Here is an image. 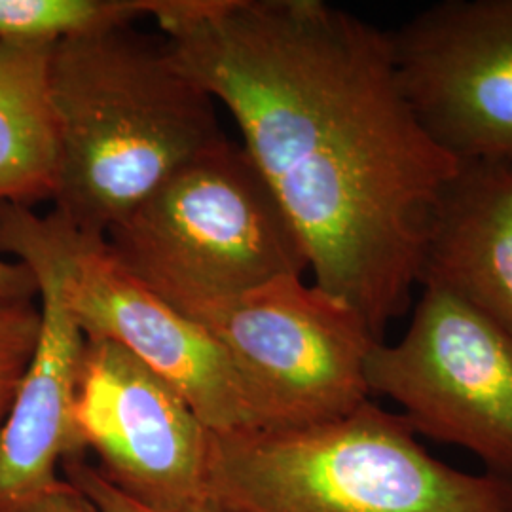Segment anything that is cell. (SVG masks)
I'll return each mask as SVG.
<instances>
[{
	"label": "cell",
	"mask_w": 512,
	"mask_h": 512,
	"mask_svg": "<svg viewBox=\"0 0 512 512\" xmlns=\"http://www.w3.org/2000/svg\"><path fill=\"white\" fill-rule=\"evenodd\" d=\"M0 253L33 272L40 300L37 349L0 423V512H38L59 482L57 467L88 452L74 420L86 336L65 302L50 215L0 205Z\"/></svg>",
	"instance_id": "9c48e42d"
},
{
	"label": "cell",
	"mask_w": 512,
	"mask_h": 512,
	"mask_svg": "<svg viewBox=\"0 0 512 512\" xmlns=\"http://www.w3.org/2000/svg\"><path fill=\"white\" fill-rule=\"evenodd\" d=\"M61 467L65 480L86 495L99 512H154L114 488L101 471L84 458L67 459ZM215 512H219L217 507Z\"/></svg>",
	"instance_id": "9a60e30c"
},
{
	"label": "cell",
	"mask_w": 512,
	"mask_h": 512,
	"mask_svg": "<svg viewBox=\"0 0 512 512\" xmlns=\"http://www.w3.org/2000/svg\"><path fill=\"white\" fill-rule=\"evenodd\" d=\"M408 105L458 164L512 160V0H440L389 33Z\"/></svg>",
	"instance_id": "ba28073f"
},
{
	"label": "cell",
	"mask_w": 512,
	"mask_h": 512,
	"mask_svg": "<svg viewBox=\"0 0 512 512\" xmlns=\"http://www.w3.org/2000/svg\"><path fill=\"white\" fill-rule=\"evenodd\" d=\"M147 16L230 110L313 283L384 342L459 165L408 105L389 33L323 0H147Z\"/></svg>",
	"instance_id": "6da1fadb"
},
{
	"label": "cell",
	"mask_w": 512,
	"mask_h": 512,
	"mask_svg": "<svg viewBox=\"0 0 512 512\" xmlns=\"http://www.w3.org/2000/svg\"><path fill=\"white\" fill-rule=\"evenodd\" d=\"M74 420L114 488L154 512H215L211 429L183 395L112 340H86Z\"/></svg>",
	"instance_id": "52a82bcc"
},
{
	"label": "cell",
	"mask_w": 512,
	"mask_h": 512,
	"mask_svg": "<svg viewBox=\"0 0 512 512\" xmlns=\"http://www.w3.org/2000/svg\"><path fill=\"white\" fill-rule=\"evenodd\" d=\"M46 44L0 40V205L54 200L57 133Z\"/></svg>",
	"instance_id": "7c38bea8"
},
{
	"label": "cell",
	"mask_w": 512,
	"mask_h": 512,
	"mask_svg": "<svg viewBox=\"0 0 512 512\" xmlns=\"http://www.w3.org/2000/svg\"><path fill=\"white\" fill-rule=\"evenodd\" d=\"M38 512H99L92 501L76 490L71 482L59 480L57 486L42 501Z\"/></svg>",
	"instance_id": "e0dca14e"
},
{
	"label": "cell",
	"mask_w": 512,
	"mask_h": 512,
	"mask_svg": "<svg viewBox=\"0 0 512 512\" xmlns=\"http://www.w3.org/2000/svg\"><path fill=\"white\" fill-rule=\"evenodd\" d=\"M207 490L219 512H512V480L450 467L372 399L302 429L211 431Z\"/></svg>",
	"instance_id": "3957f363"
},
{
	"label": "cell",
	"mask_w": 512,
	"mask_h": 512,
	"mask_svg": "<svg viewBox=\"0 0 512 512\" xmlns=\"http://www.w3.org/2000/svg\"><path fill=\"white\" fill-rule=\"evenodd\" d=\"M173 308L196 321L238 372L251 429L311 427L372 399L366 359L380 340L349 304L304 275Z\"/></svg>",
	"instance_id": "5b68a950"
},
{
	"label": "cell",
	"mask_w": 512,
	"mask_h": 512,
	"mask_svg": "<svg viewBox=\"0 0 512 512\" xmlns=\"http://www.w3.org/2000/svg\"><path fill=\"white\" fill-rule=\"evenodd\" d=\"M139 16H147V0H0V40L54 46Z\"/></svg>",
	"instance_id": "4fadbf2b"
},
{
	"label": "cell",
	"mask_w": 512,
	"mask_h": 512,
	"mask_svg": "<svg viewBox=\"0 0 512 512\" xmlns=\"http://www.w3.org/2000/svg\"><path fill=\"white\" fill-rule=\"evenodd\" d=\"M37 279L23 262L0 258V306L35 300Z\"/></svg>",
	"instance_id": "2e32d148"
},
{
	"label": "cell",
	"mask_w": 512,
	"mask_h": 512,
	"mask_svg": "<svg viewBox=\"0 0 512 512\" xmlns=\"http://www.w3.org/2000/svg\"><path fill=\"white\" fill-rule=\"evenodd\" d=\"M63 294L86 340H112L173 385L215 433L251 429L238 372L205 330L175 310L112 255L52 213Z\"/></svg>",
	"instance_id": "30bf717a"
},
{
	"label": "cell",
	"mask_w": 512,
	"mask_h": 512,
	"mask_svg": "<svg viewBox=\"0 0 512 512\" xmlns=\"http://www.w3.org/2000/svg\"><path fill=\"white\" fill-rule=\"evenodd\" d=\"M40 336L35 300L0 306V423L6 418L29 368Z\"/></svg>",
	"instance_id": "5bb4252c"
},
{
	"label": "cell",
	"mask_w": 512,
	"mask_h": 512,
	"mask_svg": "<svg viewBox=\"0 0 512 512\" xmlns=\"http://www.w3.org/2000/svg\"><path fill=\"white\" fill-rule=\"evenodd\" d=\"M171 306L304 275V245L247 150L226 139L175 171L105 236Z\"/></svg>",
	"instance_id": "277c9868"
},
{
	"label": "cell",
	"mask_w": 512,
	"mask_h": 512,
	"mask_svg": "<svg viewBox=\"0 0 512 512\" xmlns=\"http://www.w3.org/2000/svg\"><path fill=\"white\" fill-rule=\"evenodd\" d=\"M420 289L403 338L366 359L370 397L399 404L416 435L465 448L488 475L512 480V334L446 289Z\"/></svg>",
	"instance_id": "8992f818"
},
{
	"label": "cell",
	"mask_w": 512,
	"mask_h": 512,
	"mask_svg": "<svg viewBox=\"0 0 512 512\" xmlns=\"http://www.w3.org/2000/svg\"><path fill=\"white\" fill-rule=\"evenodd\" d=\"M423 285L456 294L512 334V160L458 165L425 249Z\"/></svg>",
	"instance_id": "8fae6325"
},
{
	"label": "cell",
	"mask_w": 512,
	"mask_h": 512,
	"mask_svg": "<svg viewBox=\"0 0 512 512\" xmlns=\"http://www.w3.org/2000/svg\"><path fill=\"white\" fill-rule=\"evenodd\" d=\"M50 99L54 213L86 236L105 238L175 171L228 139L213 95L169 42L129 25L54 44Z\"/></svg>",
	"instance_id": "7a4b0ae2"
}]
</instances>
